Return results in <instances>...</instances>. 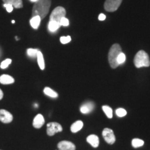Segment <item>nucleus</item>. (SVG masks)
Segmentation results:
<instances>
[{
    "instance_id": "nucleus-10",
    "label": "nucleus",
    "mask_w": 150,
    "mask_h": 150,
    "mask_svg": "<svg viewBox=\"0 0 150 150\" xmlns=\"http://www.w3.org/2000/svg\"><path fill=\"white\" fill-rule=\"evenodd\" d=\"M95 108V104L93 102H88L82 105L80 108V110L82 113L83 114H88L92 112Z\"/></svg>"
},
{
    "instance_id": "nucleus-25",
    "label": "nucleus",
    "mask_w": 150,
    "mask_h": 150,
    "mask_svg": "<svg viewBox=\"0 0 150 150\" xmlns=\"http://www.w3.org/2000/svg\"><path fill=\"white\" fill-rule=\"evenodd\" d=\"M116 115H117L118 117H124V116H125L127 115V111L126 110L124 109V108H117V110H116Z\"/></svg>"
},
{
    "instance_id": "nucleus-19",
    "label": "nucleus",
    "mask_w": 150,
    "mask_h": 150,
    "mask_svg": "<svg viewBox=\"0 0 150 150\" xmlns=\"http://www.w3.org/2000/svg\"><path fill=\"white\" fill-rule=\"evenodd\" d=\"M43 92H44V93L46 95L52 97V98H56V97H58V93H56L55 91H53V90L49 87L45 88Z\"/></svg>"
},
{
    "instance_id": "nucleus-15",
    "label": "nucleus",
    "mask_w": 150,
    "mask_h": 150,
    "mask_svg": "<svg viewBox=\"0 0 150 150\" xmlns=\"http://www.w3.org/2000/svg\"><path fill=\"white\" fill-rule=\"evenodd\" d=\"M83 122L81 120H78L72 124V126L70 127V130L72 133H76L83 128Z\"/></svg>"
},
{
    "instance_id": "nucleus-13",
    "label": "nucleus",
    "mask_w": 150,
    "mask_h": 150,
    "mask_svg": "<svg viewBox=\"0 0 150 150\" xmlns=\"http://www.w3.org/2000/svg\"><path fill=\"white\" fill-rule=\"evenodd\" d=\"M15 81L14 79L10 75L8 74H2L0 76V83L4 85H7V84H12Z\"/></svg>"
},
{
    "instance_id": "nucleus-7",
    "label": "nucleus",
    "mask_w": 150,
    "mask_h": 150,
    "mask_svg": "<svg viewBox=\"0 0 150 150\" xmlns=\"http://www.w3.org/2000/svg\"><path fill=\"white\" fill-rule=\"evenodd\" d=\"M102 136L104 137L105 141L109 145H112L115 142V136L112 129L105 128L102 131Z\"/></svg>"
},
{
    "instance_id": "nucleus-1",
    "label": "nucleus",
    "mask_w": 150,
    "mask_h": 150,
    "mask_svg": "<svg viewBox=\"0 0 150 150\" xmlns=\"http://www.w3.org/2000/svg\"><path fill=\"white\" fill-rule=\"evenodd\" d=\"M51 0H38L33 5L32 16H39L41 20L44 19L48 14L51 7Z\"/></svg>"
},
{
    "instance_id": "nucleus-8",
    "label": "nucleus",
    "mask_w": 150,
    "mask_h": 150,
    "mask_svg": "<svg viewBox=\"0 0 150 150\" xmlns=\"http://www.w3.org/2000/svg\"><path fill=\"white\" fill-rule=\"evenodd\" d=\"M13 115L8 110L4 109L0 110V121L3 123H10L13 120Z\"/></svg>"
},
{
    "instance_id": "nucleus-20",
    "label": "nucleus",
    "mask_w": 150,
    "mask_h": 150,
    "mask_svg": "<svg viewBox=\"0 0 150 150\" xmlns=\"http://www.w3.org/2000/svg\"><path fill=\"white\" fill-rule=\"evenodd\" d=\"M131 144H132V146L134 148H138L143 146L144 141L141 139H139V138H134V139L132 140Z\"/></svg>"
},
{
    "instance_id": "nucleus-32",
    "label": "nucleus",
    "mask_w": 150,
    "mask_h": 150,
    "mask_svg": "<svg viewBox=\"0 0 150 150\" xmlns=\"http://www.w3.org/2000/svg\"><path fill=\"white\" fill-rule=\"evenodd\" d=\"M12 23H13V24L15 23V20H12Z\"/></svg>"
},
{
    "instance_id": "nucleus-30",
    "label": "nucleus",
    "mask_w": 150,
    "mask_h": 150,
    "mask_svg": "<svg viewBox=\"0 0 150 150\" xmlns=\"http://www.w3.org/2000/svg\"><path fill=\"white\" fill-rule=\"evenodd\" d=\"M3 97H4V93H3L2 91L0 89V100H1V99L3 98Z\"/></svg>"
},
{
    "instance_id": "nucleus-21",
    "label": "nucleus",
    "mask_w": 150,
    "mask_h": 150,
    "mask_svg": "<svg viewBox=\"0 0 150 150\" xmlns=\"http://www.w3.org/2000/svg\"><path fill=\"white\" fill-rule=\"evenodd\" d=\"M102 109L105 112V114H106V115L107 116V117L110 118V119L112 117V110L111 108L109 107L108 106H103Z\"/></svg>"
},
{
    "instance_id": "nucleus-16",
    "label": "nucleus",
    "mask_w": 150,
    "mask_h": 150,
    "mask_svg": "<svg viewBox=\"0 0 150 150\" xmlns=\"http://www.w3.org/2000/svg\"><path fill=\"white\" fill-rule=\"evenodd\" d=\"M41 19L39 16H34L30 20V24L34 29H37L40 26Z\"/></svg>"
},
{
    "instance_id": "nucleus-31",
    "label": "nucleus",
    "mask_w": 150,
    "mask_h": 150,
    "mask_svg": "<svg viewBox=\"0 0 150 150\" xmlns=\"http://www.w3.org/2000/svg\"><path fill=\"white\" fill-rule=\"evenodd\" d=\"M31 1H32V2H36L37 1H38V0H30Z\"/></svg>"
},
{
    "instance_id": "nucleus-28",
    "label": "nucleus",
    "mask_w": 150,
    "mask_h": 150,
    "mask_svg": "<svg viewBox=\"0 0 150 150\" xmlns=\"http://www.w3.org/2000/svg\"><path fill=\"white\" fill-rule=\"evenodd\" d=\"M4 6L6 8V11H8V13H11L13 11V6L11 4H4Z\"/></svg>"
},
{
    "instance_id": "nucleus-12",
    "label": "nucleus",
    "mask_w": 150,
    "mask_h": 150,
    "mask_svg": "<svg viewBox=\"0 0 150 150\" xmlns=\"http://www.w3.org/2000/svg\"><path fill=\"white\" fill-rule=\"evenodd\" d=\"M86 140H87V142H88L92 147L96 148L99 146V140L98 136H96V135H94V134L90 135L89 136H88Z\"/></svg>"
},
{
    "instance_id": "nucleus-6",
    "label": "nucleus",
    "mask_w": 150,
    "mask_h": 150,
    "mask_svg": "<svg viewBox=\"0 0 150 150\" xmlns=\"http://www.w3.org/2000/svg\"><path fill=\"white\" fill-rule=\"evenodd\" d=\"M63 131V127L58 122H50L47 125V134L48 136H52L56 133L61 132Z\"/></svg>"
},
{
    "instance_id": "nucleus-29",
    "label": "nucleus",
    "mask_w": 150,
    "mask_h": 150,
    "mask_svg": "<svg viewBox=\"0 0 150 150\" xmlns=\"http://www.w3.org/2000/svg\"><path fill=\"white\" fill-rule=\"evenodd\" d=\"M98 19H99V20H100V21H104L105 19H106V16H105L104 13L99 14Z\"/></svg>"
},
{
    "instance_id": "nucleus-18",
    "label": "nucleus",
    "mask_w": 150,
    "mask_h": 150,
    "mask_svg": "<svg viewBox=\"0 0 150 150\" xmlns=\"http://www.w3.org/2000/svg\"><path fill=\"white\" fill-rule=\"evenodd\" d=\"M60 27H61V24H60L59 22L55 21H50V22H49L48 29L51 32H55L59 29Z\"/></svg>"
},
{
    "instance_id": "nucleus-9",
    "label": "nucleus",
    "mask_w": 150,
    "mask_h": 150,
    "mask_svg": "<svg viewBox=\"0 0 150 150\" xmlns=\"http://www.w3.org/2000/svg\"><path fill=\"white\" fill-rule=\"evenodd\" d=\"M59 150H75L76 147L72 142L63 140L58 144Z\"/></svg>"
},
{
    "instance_id": "nucleus-24",
    "label": "nucleus",
    "mask_w": 150,
    "mask_h": 150,
    "mask_svg": "<svg viewBox=\"0 0 150 150\" xmlns=\"http://www.w3.org/2000/svg\"><path fill=\"white\" fill-rule=\"evenodd\" d=\"M11 63H12V60L11 59H5L4 61H3L2 62H1V65H0V67H1V69L7 68V67H8V65H10Z\"/></svg>"
},
{
    "instance_id": "nucleus-5",
    "label": "nucleus",
    "mask_w": 150,
    "mask_h": 150,
    "mask_svg": "<svg viewBox=\"0 0 150 150\" xmlns=\"http://www.w3.org/2000/svg\"><path fill=\"white\" fill-rule=\"evenodd\" d=\"M122 0H106L104 8L108 12H114L120 6Z\"/></svg>"
},
{
    "instance_id": "nucleus-4",
    "label": "nucleus",
    "mask_w": 150,
    "mask_h": 150,
    "mask_svg": "<svg viewBox=\"0 0 150 150\" xmlns=\"http://www.w3.org/2000/svg\"><path fill=\"white\" fill-rule=\"evenodd\" d=\"M66 15V11L62 6H58L54 8L50 15V21H55L59 22L63 18H65Z\"/></svg>"
},
{
    "instance_id": "nucleus-27",
    "label": "nucleus",
    "mask_w": 150,
    "mask_h": 150,
    "mask_svg": "<svg viewBox=\"0 0 150 150\" xmlns=\"http://www.w3.org/2000/svg\"><path fill=\"white\" fill-rule=\"evenodd\" d=\"M69 24H70V22H69L68 19H67L65 17L62 18L61 21H60V24H61V26H63V27H67V26H69Z\"/></svg>"
},
{
    "instance_id": "nucleus-23",
    "label": "nucleus",
    "mask_w": 150,
    "mask_h": 150,
    "mask_svg": "<svg viewBox=\"0 0 150 150\" xmlns=\"http://www.w3.org/2000/svg\"><path fill=\"white\" fill-rule=\"evenodd\" d=\"M125 61H126V56H125V54H124L123 52H121V53L119 54V56H118L117 59L118 65H120L123 64V63L125 62Z\"/></svg>"
},
{
    "instance_id": "nucleus-22",
    "label": "nucleus",
    "mask_w": 150,
    "mask_h": 150,
    "mask_svg": "<svg viewBox=\"0 0 150 150\" xmlns=\"http://www.w3.org/2000/svg\"><path fill=\"white\" fill-rule=\"evenodd\" d=\"M38 51L39 50H36V49H32V48L28 49L27 55L31 58H35V57H37V54Z\"/></svg>"
},
{
    "instance_id": "nucleus-11",
    "label": "nucleus",
    "mask_w": 150,
    "mask_h": 150,
    "mask_svg": "<svg viewBox=\"0 0 150 150\" xmlns=\"http://www.w3.org/2000/svg\"><path fill=\"white\" fill-rule=\"evenodd\" d=\"M45 124L44 117L41 114H38L33 119V126L36 129H40Z\"/></svg>"
},
{
    "instance_id": "nucleus-17",
    "label": "nucleus",
    "mask_w": 150,
    "mask_h": 150,
    "mask_svg": "<svg viewBox=\"0 0 150 150\" xmlns=\"http://www.w3.org/2000/svg\"><path fill=\"white\" fill-rule=\"evenodd\" d=\"M37 60H38V64L39 65V67L40 68V70H43L45 67V61L44 58H43V55L42 52L40 51L38 52L37 54Z\"/></svg>"
},
{
    "instance_id": "nucleus-26",
    "label": "nucleus",
    "mask_w": 150,
    "mask_h": 150,
    "mask_svg": "<svg viewBox=\"0 0 150 150\" xmlns=\"http://www.w3.org/2000/svg\"><path fill=\"white\" fill-rule=\"evenodd\" d=\"M60 41H61L62 44H67V43L70 42L71 41V36H70V35H67V36H62L61 37V38H60Z\"/></svg>"
},
{
    "instance_id": "nucleus-2",
    "label": "nucleus",
    "mask_w": 150,
    "mask_h": 150,
    "mask_svg": "<svg viewBox=\"0 0 150 150\" xmlns=\"http://www.w3.org/2000/svg\"><path fill=\"white\" fill-rule=\"evenodd\" d=\"M122 49L119 44H114L112 45L110 47L109 52H108V62H109L110 66L112 69H115L118 67V63L117 61V57L119 54L121 53Z\"/></svg>"
},
{
    "instance_id": "nucleus-3",
    "label": "nucleus",
    "mask_w": 150,
    "mask_h": 150,
    "mask_svg": "<svg viewBox=\"0 0 150 150\" xmlns=\"http://www.w3.org/2000/svg\"><path fill=\"white\" fill-rule=\"evenodd\" d=\"M134 65L137 68L142 67H149L150 65V60L147 53L143 50H140L136 54L134 58Z\"/></svg>"
},
{
    "instance_id": "nucleus-14",
    "label": "nucleus",
    "mask_w": 150,
    "mask_h": 150,
    "mask_svg": "<svg viewBox=\"0 0 150 150\" xmlns=\"http://www.w3.org/2000/svg\"><path fill=\"white\" fill-rule=\"evenodd\" d=\"M4 3L6 4H11L16 8H21L23 7L22 0H2Z\"/></svg>"
}]
</instances>
